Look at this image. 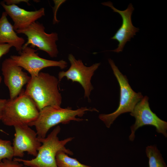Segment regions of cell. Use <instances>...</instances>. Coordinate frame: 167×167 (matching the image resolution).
<instances>
[{
	"mask_svg": "<svg viewBox=\"0 0 167 167\" xmlns=\"http://www.w3.org/2000/svg\"><path fill=\"white\" fill-rule=\"evenodd\" d=\"M0 131H1L2 132H3L5 133L3 130H2L1 129H0Z\"/></svg>",
	"mask_w": 167,
	"mask_h": 167,
	"instance_id": "23",
	"label": "cell"
},
{
	"mask_svg": "<svg viewBox=\"0 0 167 167\" xmlns=\"http://www.w3.org/2000/svg\"><path fill=\"white\" fill-rule=\"evenodd\" d=\"M88 111L98 112L95 108L86 107L73 110L69 107L62 108L61 106H47L39 111L37 118L29 126L35 127L38 138H44L51 128L59 124H65L72 121L84 120L76 117H82Z\"/></svg>",
	"mask_w": 167,
	"mask_h": 167,
	"instance_id": "2",
	"label": "cell"
},
{
	"mask_svg": "<svg viewBox=\"0 0 167 167\" xmlns=\"http://www.w3.org/2000/svg\"><path fill=\"white\" fill-rule=\"evenodd\" d=\"M102 4L110 7L114 12L119 14L122 18V23L120 27L111 38L118 42V47L111 51L117 53L122 52L126 43L130 41L131 39L134 37L139 30L138 28L134 26L132 22L131 15L134 8L132 4L130 3L126 10L121 11L114 7L110 1L103 2Z\"/></svg>",
	"mask_w": 167,
	"mask_h": 167,
	"instance_id": "12",
	"label": "cell"
},
{
	"mask_svg": "<svg viewBox=\"0 0 167 167\" xmlns=\"http://www.w3.org/2000/svg\"><path fill=\"white\" fill-rule=\"evenodd\" d=\"M23 167H28L24 165Z\"/></svg>",
	"mask_w": 167,
	"mask_h": 167,
	"instance_id": "24",
	"label": "cell"
},
{
	"mask_svg": "<svg viewBox=\"0 0 167 167\" xmlns=\"http://www.w3.org/2000/svg\"><path fill=\"white\" fill-rule=\"evenodd\" d=\"M15 31L27 37V41L23 48L30 45V47L34 48L36 47L37 49L45 52L51 58L57 56L58 51L56 43L58 39V34L56 32H45L42 24L36 21L26 28Z\"/></svg>",
	"mask_w": 167,
	"mask_h": 167,
	"instance_id": "6",
	"label": "cell"
},
{
	"mask_svg": "<svg viewBox=\"0 0 167 167\" xmlns=\"http://www.w3.org/2000/svg\"><path fill=\"white\" fill-rule=\"evenodd\" d=\"M14 127L15 133L12 144L14 157H23L25 152L35 157L41 145L36 132L28 125Z\"/></svg>",
	"mask_w": 167,
	"mask_h": 167,
	"instance_id": "10",
	"label": "cell"
},
{
	"mask_svg": "<svg viewBox=\"0 0 167 167\" xmlns=\"http://www.w3.org/2000/svg\"><path fill=\"white\" fill-rule=\"evenodd\" d=\"M14 157L13 149L11 142L0 138V163L4 159L12 160Z\"/></svg>",
	"mask_w": 167,
	"mask_h": 167,
	"instance_id": "17",
	"label": "cell"
},
{
	"mask_svg": "<svg viewBox=\"0 0 167 167\" xmlns=\"http://www.w3.org/2000/svg\"><path fill=\"white\" fill-rule=\"evenodd\" d=\"M149 98L145 96L135 106L130 114L135 118V123L130 127L131 133L129 140L133 141L135 133L139 127L145 125L154 126L156 131L167 137V122L159 118L151 110L148 102Z\"/></svg>",
	"mask_w": 167,
	"mask_h": 167,
	"instance_id": "7",
	"label": "cell"
},
{
	"mask_svg": "<svg viewBox=\"0 0 167 167\" xmlns=\"http://www.w3.org/2000/svg\"><path fill=\"white\" fill-rule=\"evenodd\" d=\"M56 161L58 167H92L81 163L76 159L70 157L62 151L57 153Z\"/></svg>",
	"mask_w": 167,
	"mask_h": 167,
	"instance_id": "16",
	"label": "cell"
},
{
	"mask_svg": "<svg viewBox=\"0 0 167 167\" xmlns=\"http://www.w3.org/2000/svg\"><path fill=\"white\" fill-rule=\"evenodd\" d=\"M108 62L116 77L120 87L119 104L117 109L109 114L102 113L98 116L106 126L109 128L116 118L120 115L127 112H131L136 105L143 97L140 92H135L129 84L128 80L123 75L110 58Z\"/></svg>",
	"mask_w": 167,
	"mask_h": 167,
	"instance_id": "5",
	"label": "cell"
},
{
	"mask_svg": "<svg viewBox=\"0 0 167 167\" xmlns=\"http://www.w3.org/2000/svg\"><path fill=\"white\" fill-rule=\"evenodd\" d=\"M24 166L22 163L13 160L4 159L0 163V167H23Z\"/></svg>",
	"mask_w": 167,
	"mask_h": 167,
	"instance_id": "18",
	"label": "cell"
},
{
	"mask_svg": "<svg viewBox=\"0 0 167 167\" xmlns=\"http://www.w3.org/2000/svg\"><path fill=\"white\" fill-rule=\"evenodd\" d=\"M68 59L71 64L70 66L66 71H62L59 72V81L66 77L72 82L79 83L84 90V98H87L88 101H90V96L94 89L91 82L92 78L100 63H95L90 66H87L81 60L76 59L72 54L68 55Z\"/></svg>",
	"mask_w": 167,
	"mask_h": 167,
	"instance_id": "8",
	"label": "cell"
},
{
	"mask_svg": "<svg viewBox=\"0 0 167 167\" xmlns=\"http://www.w3.org/2000/svg\"><path fill=\"white\" fill-rule=\"evenodd\" d=\"M22 69L10 58L5 59L2 62V75L4 83L8 88L11 99H14L19 95L23 87L31 79V76Z\"/></svg>",
	"mask_w": 167,
	"mask_h": 167,
	"instance_id": "11",
	"label": "cell"
},
{
	"mask_svg": "<svg viewBox=\"0 0 167 167\" xmlns=\"http://www.w3.org/2000/svg\"><path fill=\"white\" fill-rule=\"evenodd\" d=\"M7 100L0 98V121H1L5 104Z\"/></svg>",
	"mask_w": 167,
	"mask_h": 167,
	"instance_id": "21",
	"label": "cell"
},
{
	"mask_svg": "<svg viewBox=\"0 0 167 167\" xmlns=\"http://www.w3.org/2000/svg\"><path fill=\"white\" fill-rule=\"evenodd\" d=\"M39 111L23 89L16 98L7 100L1 121L8 126L28 125L35 121Z\"/></svg>",
	"mask_w": 167,
	"mask_h": 167,
	"instance_id": "4",
	"label": "cell"
},
{
	"mask_svg": "<svg viewBox=\"0 0 167 167\" xmlns=\"http://www.w3.org/2000/svg\"><path fill=\"white\" fill-rule=\"evenodd\" d=\"M12 46L8 44H0V59L3 55L7 54Z\"/></svg>",
	"mask_w": 167,
	"mask_h": 167,
	"instance_id": "19",
	"label": "cell"
},
{
	"mask_svg": "<svg viewBox=\"0 0 167 167\" xmlns=\"http://www.w3.org/2000/svg\"><path fill=\"white\" fill-rule=\"evenodd\" d=\"M61 129L60 127L57 126L46 137L39 138L41 145L39 148L37 154L35 158L27 160L15 157L13 160L28 167H58L56 156L58 152L62 151L68 155L73 154L72 152L66 148L65 146L74 138L70 137L60 140L58 135Z\"/></svg>",
	"mask_w": 167,
	"mask_h": 167,
	"instance_id": "3",
	"label": "cell"
},
{
	"mask_svg": "<svg viewBox=\"0 0 167 167\" xmlns=\"http://www.w3.org/2000/svg\"><path fill=\"white\" fill-rule=\"evenodd\" d=\"M1 5L5 12L12 20L13 28L17 30L26 28L45 15V9L41 8L35 11H27L17 5H8L4 2Z\"/></svg>",
	"mask_w": 167,
	"mask_h": 167,
	"instance_id": "13",
	"label": "cell"
},
{
	"mask_svg": "<svg viewBox=\"0 0 167 167\" xmlns=\"http://www.w3.org/2000/svg\"><path fill=\"white\" fill-rule=\"evenodd\" d=\"M37 50L28 46L23 48L19 55H12L11 58L19 66L26 70L31 77L37 76L42 69L49 67L56 66L63 69L67 67L65 61H54L40 57Z\"/></svg>",
	"mask_w": 167,
	"mask_h": 167,
	"instance_id": "9",
	"label": "cell"
},
{
	"mask_svg": "<svg viewBox=\"0 0 167 167\" xmlns=\"http://www.w3.org/2000/svg\"><path fill=\"white\" fill-rule=\"evenodd\" d=\"M29 1L28 0H5L3 1L4 2L6 5H16V4H19L22 2H26L28 5H29Z\"/></svg>",
	"mask_w": 167,
	"mask_h": 167,
	"instance_id": "20",
	"label": "cell"
},
{
	"mask_svg": "<svg viewBox=\"0 0 167 167\" xmlns=\"http://www.w3.org/2000/svg\"><path fill=\"white\" fill-rule=\"evenodd\" d=\"M2 80V77L0 76V84L1 83Z\"/></svg>",
	"mask_w": 167,
	"mask_h": 167,
	"instance_id": "22",
	"label": "cell"
},
{
	"mask_svg": "<svg viewBox=\"0 0 167 167\" xmlns=\"http://www.w3.org/2000/svg\"><path fill=\"white\" fill-rule=\"evenodd\" d=\"M7 16V13L4 11L0 18V44H9L19 53L22 50L25 40L17 35L13 26L8 20Z\"/></svg>",
	"mask_w": 167,
	"mask_h": 167,
	"instance_id": "14",
	"label": "cell"
},
{
	"mask_svg": "<svg viewBox=\"0 0 167 167\" xmlns=\"http://www.w3.org/2000/svg\"><path fill=\"white\" fill-rule=\"evenodd\" d=\"M145 152L148 159L149 167H167L156 146H147L146 148Z\"/></svg>",
	"mask_w": 167,
	"mask_h": 167,
	"instance_id": "15",
	"label": "cell"
},
{
	"mask_svg": "<svg viewBox=\"0 0 167 167\" xmlns=\"http://www.w3.org/2000/svg\"><path fill=\"white\" fill-rule=\"evenodd\" d=\"M59 81L54 75L40 72L37 76L31 77L24 92L33 100L39 111L48 106H61L62 97L58 88Z\"/></svg>",
	"mask_w": 167,
	"mask_h": 167,
	"instance_id": "1",
	"label": "cell"
}]
</instances>
